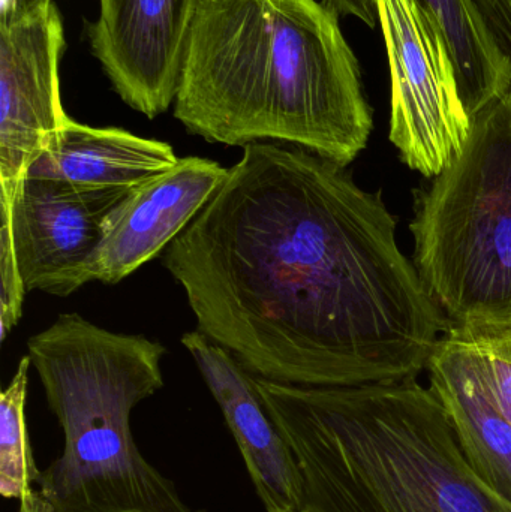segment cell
Returning <instances> with one entry per match:
<instances>
[{"instance_id":"obj_4","label":"cell","mask_w":511,"mask_h":512,"mask_svg":"<svg viewBox=\"0 0 511 512\" xmlns=\"http://www.w3.org/2000/svg\"><path fill=\"white\" fill-rule=\"evenodd\" d=\"M27 352L65 435L36 483L51 512H206L183 501L132 436L135 406L164 387L162 343L62 313Z\"/></svg>"},{"instance_id":"obj_13","label":"cell","mask_w":511,"mask_h":512,"mask_svg":"<svg viewBox=\"0 0 511 512\" xmlns=\"http://www.w3.org/2000/svg\"><path fill=\"white\" fill-rule=\"evenodd\" d=\"M339 17H356L375 27L374 0H321ZM440 24L458 74L468 116L504 95L511 87V63L489 35L470 0H420Z\"/></svg>"},{"instance_id":"obj_16","label":"cell","mask_w":511,"mask_h":512,"mask_svg":"<svg viewBox=\"0 0 511 512\" xmlns=\"http://www.w3.org/2000/svg\"><path fill=\"white\" fill-rule=\"evenodd\" d=\"M0 282V340L5 342L23 316L24 295L27 294L18 268L11 231L6 224H0Z\"/></svg>"},{"instance_id":"obj_10","label":"cell","mask_w":511,"mask_h":512,"mask_svg":"<svg viewBox=\"0 0 511 512\" xmlns=\"http://www.w3.org/2000/svg\"><path fill=\"white\" fill-rule=\"evenodd\" d=\"M228 177L212 159L188 156L135 186L111 213L93 265V282L117 283L170 246L215 197Z\"/></svg>"},{"instance_id":"obj_17","label":"cell","mask_w":511,"mask_h":512,"mask_svg":"<svg viewBox=\"0 0 511 512\" xmlns=\"http://www.w3.org/2000/svg\"><path fill=\"white\" fill-rule=\"evenodd\" d=\"M489 35L511 63V0H470Z\"/></svg>"},{"instance_id":"obj_7","label":"cell","mask_w":511,"mask_h":512,"mask_svg":"<svg viewBox=\"0 0 511 512\" xmlns=\"http://www.w3.org/2000/svg\"><path fill=\"white\" fill-rule=\"evenodd\" d=\"M132 188H99L24 177L0 197L27 292L68 297L93 282V265L111 213Z\"/></svg>"},{"instance_id":"obj_6","label":"cell","mask_w":511,"mask_h":512,"mask_svg":"<svg viewBox=\"0 0 511 512\" xmlns=\"http://www.w3.org/2000/svg\"><path fill=\"white\" fill-rule=\"evenodd\" d=\"M374 2L392 81L390 141L411 170L437 177L471 129L449 44L420 0Z\"/></svg>"},{"instance_id":"obj_5","label":"cell","mask_w":511,"mask_h":512,"mask_svg":"<svg viewBox=\"0 0 511 512\" xmlns=\"http://www.w3.org/2000/svg\"><path fill=\"white\" fill-rule=\"evenodd\" d=\"M416 268L452 322H511V87L422 195Z\"/></svg>"},{"instance_id":"obj_9","label":"cell","mask_w":511,"mask_h":512,"mask_svg":"<svg viewBox=\"0 0 511 512\" xmlns=\"http://www.w3.org/2000/svg\"><path fill=\"white\" fill-rule=\"evenodd\" d=\"M201 0H99L90 51L128 107L156 119L176 102Z\"/></svg>"},{"instance_id":"obj_15","label":"cell","mask_w":511,"mask_h":512,"mask_svg":"<svg viewBox=\"0 0 511 512\" xmlns=\"http://www.w3.org/2000/svg\"><path fill=\"white\" fill-rule=\"evenodd\" d=\"M29 355L21 358L17 372L0 394V493L20 502L18 512H51L36 489L41 471L33 462L26 423Z\"/></svg>"},{"instance_id":"obj_11","label":"cell","mask_w":511,"mask_h":512,"mask_svg":"<svg viewBox=\"0 0 511 512\" xmlns=\"http://www.w3.org/2000/svg\"><path fill=\"white\" fill-rule=\"evenodd\" d=\"M192 355L245 460L255 492L267 512H297L302 475L290 445L267 414L251 375L231 352L200 330L180 339Z\"/></svg>"},{"instance_id":"obj_1","label":"cell","mask_w":511,"mask_h":512,"mask_svg":"<svg viewBox=\"0 0 511 512\" xmlns=\"http://www.w3.org/2000/svg\"><path fill=\"white\" fill-rule=\"evenodd\" d=\"M162 261L197 330L278 384L416 379L449 324L381 198L288 144L243 147Z\"/></svg>"},{"instance_id":"obj_3","label":"cell","mask_w":511,"mask_h":512,"mask_svg":"<svg viewBox=\"0 0 511 512\" xmlns=\"http://www.w3.org/2000/svg\"><path fill=\"white\" fill-rule=\"evenodd\" d=\"M300 475L297 512H511L416 379L299 387L255 376Z\"/></svg>"},{"instance_id":"obj_2","label":"cell","mask_w":511,"mask_h":512,"mask_svg":"<svg viewBox=\"0 0 511 512\" xmlns=\"http://www.w3.org/2000/svg\"><path fill=\"white\" fill-rule=\"evenodd\" d=\"M339 18L318 0H201L174 117L209 143L276 141L347 167L374 122Z\"/></svg>"},{"instance_id":"obj_14","label":"cell","mask_w":511,"mask_h":512,"mask_svg":"<svg viewBox=\"0 0 511 512\" xmlns=\"http://www.w3.org/2000/svg\"><path fill=\"white\" fill-rule=\"evenodd\" d=\"M435 354L464 373L511 427V322H452Z\"/></svg>"},{"instance_id":"obj_12","label":"cell","mask_w":511,"mask_h":512,"mask_svg":"<svg viewBox=\"0 0 511 512\" xmlns=\"http://www.w3.org/2000/svg\"><path fill=\"white\" fill-rule=\"evenodd\" d=\"M179 162L164 141L125 129L92 128L69 120L32 162L26 177L99 188H135Z\"/></svg>"},{"instance_id":"obj_8","label":"cell","mask_w":511,"mask_h":512,"mask_svg":"<svg viewBox=\"0 0 511 512\" xmlns=\"http://www.w3.org/2000/svg\"><path fill=\"white\" fill-rule=\"evenodd\" d=\"M65 47L54 3L15 23H0V197L14 194L32 162L71 120L60 96Z\"/></svg>"},{"instance_id":"obj_18","label":"cell","mask_w":511,"mask_h":512,"mask_svg":"<svg viewBox=\"0 0 511 512\" xmlns=\"http://www.w3.org/2000/svg\"><path fill=\"white\" fill-rule=\"evenodd\" d=\"M53 0H2L0 3V23H15L42 11Z\"/></svg>"}]
</instances>
